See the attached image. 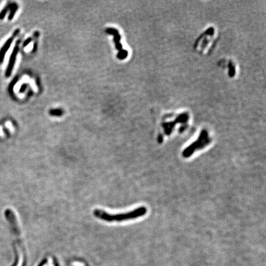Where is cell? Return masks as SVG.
Returning a JSON list of instances; mask_svg holds the SVG:
<instances>
[{"label":"cell","mask_w":266,"mask_h":266,"mask_svg":"<svg viewBox=\"0 0 266 266\" xmlns=\"http://www.w3.org/2000/svg\"><path fill=\"white\" fill-rule=\"evenodd\" d=\"M18 51H19V46H18V44H17V45L14 47V48L13 49V52H12V54L11 55L10 59V61H9V63H8V67H7V69H6V76L7 77H10L11 75L12 71L13 70L14 65V63H15V62H16V57H17V55Z\"/></svg>","instance_id":"obj_3"},{"label":"cell","mask_w":266,"mask_h":266,"mask_svg":"<svg viewBox=\"0 0 266 266\" xmlns=\"http://www.w3.org/2000/svg\"><path fill=\"white\" fill-rule=\"evenodd\" d=\"M147 208L144 207H141L139 208H136L135 210L127 212L126 213H120L112 215L107 213L105 211L96 209L93 211L94 215L102 221L107 222H121L126 221L131 219H135L144 216L147 213Z\"/></svg>","instance_id":"obj_1"},{"label":"cell","mask_w":266,"mask_h":266,"mask_svg":"<svg viewBox=\"0 0 266 266\" xmlns=\"http://www.w3.org/2000/svg\"><path fill=\"white\" fill-rule=\"evenodd\" d=\"M14 37H15V36H13V37L9 38L7 40V41L5 43V44L3 45V46L2 47L1 50H0V63H2L3 62L4 57H5V54L7 52L8 50L9 49L10 47L11 46V45L13 43Z\"/></svg>","instance_id":"obj_4"},{"label":"cell","mask_w":266,"mask_h":266,"mask_svg":"<svg viewBox=\"0 0 266 266\" xmlns=\"http://www.w3.org/2000/svg\"><path fill=\"white\" fill-rule=\"evenodd\" d=\"M7 11H8V8L4 9V10L2 11V13L0 14V19H3V18H4V17L5 16V14H6Z\"/></svg>","instance_id":"obj_6"},{"label":"cell","mask_w":266,"mask_h":266,"mask_svg":"<svg viewBox=\"0 0 266 266\" xmlns=\"http://www.w3.org/2000/svg\"><path fill=\"white\" fill-rule=\"evenodd\" d=\"M49 113L52 116H61L63 114V112L60 109H52L50 110Z\"/></svg>","instance_id":"obj_5"},{"label":"cell","mask_w":266,"mask_h":266,"mask_svg":"<svg viewBox=\"0 0 266 266\" xmlns=\"http://www.w3.org/2000/svg\"><path fill=\"white\" fill-rule=\"evenodd\" d=\"M32 38H27L25 41H24V47H25V46H27L31 41H32Z\"/></svg>","instance_id":"obj_7"},{"label":"cell","mask_w":266,"mask_h":266,"mask_svg":"<svg viewBox=\"0 0 266 266\" xmlns=\"http://www.w3.org/2000/svg\"><path fill=\"white\" fill-rule=\"evenodd\" d=\"M5 216H6L7 220L9 221V222L11 226V229H12L13 232L16 235V238H17V240L18 241V244H19L20 249L21 250L22 254H23V257L25 259V251H24V249L23 248V245L22 243V241H21V231L19 230V226H18L17 221L16 215H14V212L10 209H7L5 211Z\"/></svg>","instance_id":"obj_2"}]
</instances>
